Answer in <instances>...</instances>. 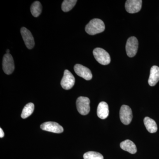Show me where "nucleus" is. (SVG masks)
<instances>
[{"instance_id": "nucleus-1", "label": "nucleus", "mask_w": 159, "mask_h": 159, "mask_svg": "<svg viewBox=\"0 0 159 159\" xmlns=\"http://www.w3.org/2000/svg\"><path fill=\"white\" fill-rule=\"evenodd\" d=\"M105 29V25L102 20L94 19L86 26L85 30L86 32L90 35H95L103 32Z\"/></svg>"}, {"instance_id": "nucleus-2", "label": "nucleus", "mask_w": 159, "mask_h": 159, "mask_svg": "<svg viewBox=\"0 0 159 159\" xmlns=\"http://www.w3.org/2000/svg\"><path fill=\"white\" fill-rule=\"evenodd\" d=\"M93 54L95 59L100 64L107 65L111 62L110 56L104 49L96 48L93 50Z\"/></svg>"}, {"instance_id": "nucleus-3", "label": "nucleus", "mask_w": 159, "mask_h": 159, "mask_svg": "<svg viewBox=\"0 0 159 159\" xmlns=\"http://www.w3.org/2000/svg\"><path fill=\"white\" fill-rule=\"evenodd\" d=\"M90 99L88 97H78L76 101V106L78 112L83 116L88 114L90 110Z\"/></svg>"}, {"instance_id": "nucleus-4", "label": "nucleus", "mask_w": 159, "mask_h": 159, "mask_svg": "<svg viewBox=\"0 0 159 159\" xmlns=\"http://www.w3.org/2000/svg\"><path fill=\"white\" fill-rule=\"evenodd\" d=\"M139 48V42L138 39L132 36L127 39L125 46L126 54L129 57H133L135 56Z\"/></svg>"}, {"instance_id": "nucleus-5", "label": "nucleus", "mask_w": 159, "mask_h": 159, "mask_svg": "<svg viewBox=\"0 0 159 159\" xmlns=\"http://www.w3.org/2000/svg\"><path fill=\"white\" fill-rule=\"evenodd\" d=\"M75 79L72 73L68 70L64 71V76L61 84L62 88L66 90H69L73 87L75 84Z\"/></svg>"}, {"instance_id": "nucleus-6", "label": "nucleus", "mask_w": 159, "mask_h": 159, "mask_svg": "<svg viewBox=\"0 0 159 159\" xmlns=\"http://www.w3.org/2000/svg\"><path fill=\"white\" fill-rule=\"evenodd\" d=\"M120 118L121 122L125 125L130 124L133 119L132 111L128 106L123 105L120 110Z\"/></svg>"}, {"instance_id": "nucleus-7", "label": "nucleus", "mask_w": 159, "mask_h": 159, "mask_svg": "<svg viewBox=\"0 0 159 159\" xmlns=\"http://www.w3.org/2000/svg\"><path fill=\"white\" fill-rule=\"evenodd\" d=\"M3 70L6 74H11L14 71L15 65L13 57L10 54H6L3 58Z\"/></svg>"}, {"instance_id": "nucleus-8", "label": "nucleus", "mask_w": 159, "mask_h": 159, "mask_svg": "<svg viewBox=\"0 0 159 159\" xmlns=\"http://www.w3.org/2000/svg\"><path fill=\"white\" fill-rule=\"evenodd\" d=\"M142 0H127L125 3V10L129 13L139 12L142 8Z\"/></svg>"}, {"instance_id": "nucleus-9", "label": "nucleus", "mask_w": 159, "mask_h": 159, "mask_svg": "<svg viewBox=\"0 0 159 159\" xmlns=\"http://www.w3.org/2000/svg\"><path fill=\"white\" fill-rule=\"evenodd\" d=\"M40 128L43 130L57 134L61 133L64 130L61 125L57 122H44L40 125Z\"/></svg>"}, {"instance_id": "nucleus-10", "label": "nucleus", "mask_w": 159, "mask_h": 159, "mask_svg": "<svg viewBox=\"0 0 159 159\" xmlns=\"http://www.w3.org/2000/svg\"><path fill=\"white\" fill-rule=\"evenodd\" d=\"M74 70L77 75L86 80H89L92 79L93 75L92 72L86 67L80 64H76L74 66Z\"/></svg>"}, {"instance_id": "nucleus-11", "label": "nucleus", "mask_w": 159, "mask_h": 159, "mask_svg": "<svg viewBox=\"0 0 159 159\" xmlns=\"http://www.w3.org/2000/svg\"><path fill=\"white\" fill-rule=\"evenodd\" d=\"M20 32L27 48L29 49L33 48L34 45V39L30 31L25 27H23L21 29Z\"/></svg>"}, {"instance_id": "nucleus-12", "label": "nucleus", "mask_w": 159, "mask_h": 159, "mask_svg": "<svg viewBox=\"0 0 159 159\" xmlns=\"http://www.w3.org/2000/svg\"><path fill=\"white\" fill-rule=\"evenodd\" d=\"M159 81V67L154 66L151 68L150 75L148 80V84L154 86Z\"/></svg>"}, {"instance_id": "nucleus-13", "label": "nucleus", "mask_w": 159, "mask_h": 159, "mask_svg": "<svg viewBox=\"0 0 159 159\" xmlns=\"http://www.w3.org/2000/svg\"><path fill=\"white\" fill-rule=\"evenodd\" d=\"M109 107L108 104L105 102H101L97 107V115L99 118L102 119H106L108 116Z\"/></svg>"}, {"instance_id": "nucleus-14", "label": "nucleus", "mask_w": 159, "mask_h": 159, "mask_svg": "<svg viewBox=\"0 0 159 159\" xmlns=\"http://www.w3.org/2000/svg\"><path fill=\"white\" fill-rule=\"evenodd\" d=\"M120 147L123 150L130 153L135 154L137 152V147L133 142L129 140H126L120 143Z\"/></svg>"}, {"instance_id": "nucleus-15", "label": "nucleus", "mask_w": 159, "mask_h": 159, "mask_svg": "<svg viewBox=\"0 0 159 159\" xmlns=\"http://www.w3.org/2000/svg\"><path fill=\"white\" fill-rule=\"evenodd\" d=\"M144 122L146 129L149 132L151 133L156 132L157 130V125L154 120L149 117H146L144 119Z\"/></svg>"}, {"instance_id": "nucleus-16", "label": "nucleus", "mask_w": 159, "mask_h": 159, "mask_svg": "<svg viewBox=\"0 0 159 159\" xmlns=\"http://www.w3.org/2000/svg\"><path fill=\"white\" fill-rule=\"evenodd\" d=\"M34 104L32 102H29L26 104L23 109L21 116L23 119H26L33 113L34 110Z\"/></svg>"}, {"instance_id": "nucleus-17", "label": "nucleus", "mask_w": 159, "mask_h": 159, "mask_svg": "<svg viewBox=\"0 0 159 159\" xmlns=\"http://www.w3.org/2000/svg\"><path fill=\"white\" fill-rule=\"evenodd\" d=\"M42 10V6L41 3L38 1L34 2L31 5V13L34 17H38L41 13Z\"/></svg>"}, {"instance_id": "nucleus-18", "label": "nucleus", "mask_w": 159, "mask_h": 159, "mask_svg": "<svg viewBox=\"0 0 159 159\" xmlns=\"http://www.w3.org/2000/svg\"><path fill=\"white\" fill-rule=\"evenodd\" d=\"M77 1L76 0H65L61 5V9L64 12L70 11L74 8Z\"/></svg>"}, {"instance_id": "nucleus-19", "label": "nucleus", "mask_w": 159, "mask_h": 159, "mask_svg": "<svg viewBox=\"0 0 159 159\" xmlns=\"http://www.w3.org/2000/svg\"><path fill=\"white\" fill-rule=\"evenodd\" d=\"M83 157L84 159H103V157L101 154L93 151L86 152Z\"/></svg>"}, {"instance_id": "nucleus-20", "label": "nucleus", "mask_w": 159, "mask_h": 159, "mask_svg": "<svg viewBox=\"0 0 159 159\" xmlns=\"http://www.w3.org/2000/svg\"><path fill=\"white\" fill-rule=\"evenodd\" d=\"M5 135V134H4V132L2 128H0V138H2L4 137Z\"/></svg>"}, {"instance_id": "nucleus-21", "label": "nucleus", "mask_w": 159, "mask_h": 159, "mask_svg": "<svg viewBox=\"0 0 159 159\" xmlns=\"http://www.w3.org/2000/svg\"><path fill=\"white\" fill-rule=\"evenodd\" d=\"M9 52H10V51H9V49H7V51H6V54H9Z\"/></svg>"}]
</instances>
